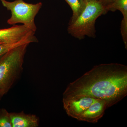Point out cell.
<instances>
[{"mask_svg":"<svg viewBox=\"0 0 127 127\" xmlns=\"http://www.w3.org/2000/svg\"><path fill=\"white\" fill-rule=\"evenodd\" d=\"M5 94V93H4V92L2 90H1V89H0V97H1L2 96H3Z\"/></svg>","mask_w":127,"mask_h":127,"instance_id":"15","label":"cell"},{"mask_svg":"<svg viewBox=\"0 0 127 127\" xmlns=\"http://www.w3.org/2000/svg\"><path fill=\"white\" fill-rule=\"evenodd\" d=\"M119 10L122 13L123 18H127V0H115L112 4L106 8L107 12Z\"/></svg>","mask_w":127,"mask_h":127,"instance_id":"11","label":"cell"},{"mask_svg":"<svg viewBox=\"0 0 127 127\" xmlns=\"http://www.w3.org/2000/svg\"><path fill=\"white\" fill-rule=\"evenodd\" d=\"M127 95V66L119 63L95 66L69 84L63 98L84 95L104 101L107 108Z\"/></svg>","mask_w":127,"mask_h":127,"instance_id":"1","label":"cell"},{"mask_svg":"<svg viewBox=\"0 0 127 127\" xmlns=\"http://www.w3.org/2000/svg\"><path fill=\"white\" fill-rule=\"evenodd\" d=\"M105 7L99 1L87 2L85 9L76 20L68 25V34L76 39L81 40L85 37L95 38V24L100 16L106 14Z\"/></svg>","mask_w":127,"mask_h":127,"instance_id":"2","label":"cell"},{"mask_svg":"<svg viewBox=\"0 0 127 127\" xmlns=\"http://www.w3.org/2000/svg\"><path fill=\"white\" fill-rule=\"evenodd\" d=\"M35 32L23 25L0 29V45L18 43L35 36Z\"/></svg>","mask_w":127,"mask_h":127,"instance_id":"6","label":"cell"},{"mask_svg":"<svg viewBox=\"0 0 127 127\" xmlns=\"http://www.w3.org/2000/svg\"><path fill=\"white\" fill-rule=\"evenodd\" d=\"M0 1L2 5L11 12V16L7 21L8 24L22 23L32 31L36 32L37 28L35 18L42 6V2L30 4L23 0H16L12 2L6 0H0Z\"/></svg>","mask_w":127,"mask_h":127,"instance_id":"4","label":"cell"},{"mask_svg":"<svg viewBox=\"0 0 127 127\" xmlns=\"http://www.w3.org/2000/svg\"><path fill=\"white\" fill-rule=\"evenodd\" d=\"M0 127H12L10 113L4 108L0 110Z\"/></svg>","mask_w":127,"mask_h":127,"instance_id":"12","label":"cell"},{"mask_svg":"<svg viewBox=\"0 0 127 127\" xmlns=\"http://www.w3.org/2000/svg\"><path fill=\"white\" fill-rule=\"evenodd\" d=\"M97 100L88 96L80 95L63 98V103L67 115L78 120L89 107Z\"/></svg>","mask_w":127,"mask_h":127,"instance_id":"5","label":"cell"},{"mask_svg":"<svg viewBox=\"0 0 127 127\" xmlns=\"http://www.w3.org/2000/svg\"><path fill=\"white\" fill-rule=\"evenodd\" d=\"M107 108L105 102L98 99L89 107L78 120L88 123L97 122L102 117Z\"/></svg>","mask_w":127,"mask_h":127,"instance_id":"7","label":"cell"},{"mask_svg":"<svg viewBox=\"0 0 127 127\" xmlns=\"http://www.w3.org/2000/svg\"><path fill=\"white\" fill-rule=\"evenodd\" d=\"M29 45L25 43L12 48L0 60V89L5 94L20 76Z\"/></svg>","mask_w":127,"mask_h":127,"instance_id":"3","label":"cell"},{"mask_svg":"<svg viewBox=\"0 0 127 127\" xmlns=\"http://www.w3.org/2000/svg\"><path fill=\"white\" fill-rule=\"evenodd\" d=\"M12 127H37L39 119L34 114H27L24 112L10 113Z\"/></svg>","mask_w":127,"mask_h":127,"instance_id":"8","label":"cell"},{"mask_svg":"<svg viewBox=\"0 0 127 127\" xmlns=\"http://www.w3.org/2000/svg\"><path fill=\"white\" fill-rule=\"evenodd\" d=\"M87 2H89L90 1H99V0H85Z\"/></svg>","mask_w":127,"mask_h":127,"instance_id":"16","label":"cell"},{"mask_svg":"<svg viewBox=\"0 0 127 127\" xmlns=\"http://www.w3.org/2000/svg\"><path fill=\"white\" fill-rule=\"evenodd\" d=\"M68 3L72 11V15L68 25L75 21L79 15L81 14L86 5L85 0H65Z\"/></svg>","mask_w":127,"mask_h":127,"instance_id":"9","label":"cell"},{"mask_svg":"<svg viewBox=\"0 0 127 127\" xmlns=\"http://www.w3.org/2000/svg\"><path fill=\"white\" fill-rule=\"evenodd\" d=\"M38 40L35 36L31 38L26 39L18 43H12V44H1L0 45V60L2 57L7 52L12 48L18 46L25 44V43H30L37 42Z\"/></svg>","mask_w":127,"mask_h":127,"instance_id":"10","label":"cell"},{"mask_svg":"<svg viewBox=\"0 0 127 127\" xmlns=\"http://www.w3.org/2000/svg\"><path fill=\"white\" fill-rule=\"evenodd\" d=\"M120 32L125 49H127V19L123 18L120 26Z\"/></svg>","mask_w":127,"mask_h":127,"instance_id":"13","label":"cell"},{"mask_svg":"<svg viewBox=\"0 0 127 127\" xmlns=\"http://www.w3.org/2000/svg\"><path fill=\"white\" fill-rule=\"evenodd\" d=\"M114 0H99V1H100V2H101V3L104 6L106 9V8L109 5L112 4Z\"/></svg>","mask_w":127,"mask_h":127,"instance_id":"14","label":"cell"}]
</instances>
